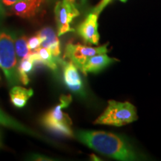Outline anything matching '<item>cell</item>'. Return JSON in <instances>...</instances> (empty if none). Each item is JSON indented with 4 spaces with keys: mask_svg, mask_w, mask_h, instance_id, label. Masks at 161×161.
<instances>
[{
    "mask_svg": "<svg viewBox=\"0 0 161 161\" xmlns=\"http://www.w3.org/2000/svg\"><path fill=\"white\" fill-rule=\"evenodd\" d=\"M0 125L3 126L12 128V129L18 130V131L25 133V134H29V135L37 136L38 138H41V136L40 134H38L36 132L29 129V128H27L24 125L21 124L18 121L14 119V118H12L11 116L8 115L2 109H0Z\"/></svg>",
    "mask_w": 161,
    "mask_h": 161,
    "instance_id": "cell-13",
    "label": "cell"
},
{
    "mask_svg": "<svg viewBox=\"0 0 161 161\" xmlns=\"http://www.w3.org/2000/svg\"><path fill=\"white\" fill-rule=\"evenodd\" d=\"M71 102V95L60 96V103L46 113L42 118L41 123L46 129L58 135L74 137V132L71 128V119L62 110L67 108Z\"/></svg>",
    "mask_w": 161,
    "mask_h": 161,
    "instance_id": "cell-2",
    "label": "cell"
},
{
    "mask_svg": "<svg viewBox=\"0 0 161 161\" xmlns=\"http://www.w3.org/2000/svg\"><path fill=\"white\" fill-rule=\"evenodd\" d=\"M137 119L136 108L131 103L109 100L106 109L96 119L94 124L120 127L131 123Z\"/></svg>",
    "mask_w": 161,
    "mask_h": 161,
    "instance_id": "cell-4",
    "label": "cell"
},
{
    "mask_svg": "<svg viewBox=\"0 0 161 161\" xmlns=\"http://www.w3.org/2000/svg\"><path fill=\"white\" fill-rule=\"evenodd\" d=\"M98 14L91 12L86 16L82 23L77 28L78 34L85 43L98 45L100 35L98 31Z\"/></svg>",
    "mask_w": 161,
    "mask_h": 161,
    "instance_id": "cell-7",
    "label": "cell"
},
{
    "mask_svg": "<svg viewBox=\"0 0 161 161\" xmlns=\"http://www.w3.org/2000/svg\"><path fill=\"white\" fill-rule=\"evenodd\" d=\"M2 3H3V5L5 6V7L11 8L13 6L14 4H16L17 2L20 1V0H1Z\"/></svg>",
    "mask_w": 161,
    "mask_h": 161,
    "instance_id": "cell-21",
    "label": "cell"
},
{
    "mask_svg": "<svg viewBox=\"0 0 161 161\" xmlns=\"http://www.w3.org/2000/svg\"><path fill=\"white\" fill-rule=\"evenodd\" d=\"M45 2L46 0H20L10 9L13 14L29 19L37 14Z\"/></svg>",
    "mask_w": 161,
    "mask_h": 161,
    "instance_id": "cell-9",
    "label": "cell"
},
{
    "mask_svg": "<svg viewBox=\"0 0 161 161\" xmlns=\"http://www.w3.org/2000/svg\"><path fill=\"white\" fill-rule=\"evenodd\" d=\"M32 158L34 160H51V159H47L45 157H42L40 155H33Z\"/></svg>",
    "mask_w": 161,
    "mask_h": 161,
    "instance_id": "cell-22",
    "label": "cell"
},
{
    "mask_svg": "<svg viewBox=\"0 0 161 161\" xmlns=\"http://www.w3.org/2000/svg\"><path fill=\"white\" fill-rule=\"evenodd\" d=\"M66 1L73 5L78 9L83 8L86 3V0H66Z\"/></svg>",
    "mask_w": 161,
    "mask_h": 161,
    "instance_id": "cell-19",
    "label": "cell"
},
{
    "mask_svg": "<svg viewBox=\"0 0 161 161\" xmlns=\"http://www.w3.org/2000/svg\"><path fill=\"white\" fill-rule=\"evenodd\" d=\"M14 44L16 53L19 61L24 58H28L32 53L28 44V39L25 36H20L19 37H18L15 40Z\"/></svg>",
    "mask_w": 161,
    "mask_h": 161,
    "instance_id": "cell-15",
    "label": "cell"
},
{
    "mask_svg": "<svg viewBox=\"0 0 161 161\" xmlns=\"http://www.w3.org/2000/svg\"><path fill=\"white\" fill-rule=\"evenodd\" d=\"M6 17V11L5 8H4V5L2 1L0 0V24L3 22V20L5 19Z\"/></svg>",
    "mask_w": 161,
    "mask_h": 161,
    "instance_id": "cell-20",
    "label": "cell"
},
{
    "mask_svg": "<svg viewBox=\"0 0 161 161\" xmlns=\"http://www.w3.org/2000/svg\"><path fill=\"white\" fill-rule=\"evenodd\" d=\"M108 52L107 44L98 47H91L80 43H74L72 40H70L66 45L64 58H68L82 72L84 64L90 58L99 54L107 53Z\"/></svg>",
    "mask_w": 161,
    "mask_h": 161,
    "instance_id": "cell-5",
    "label": "cell"
},
{
    "mask_svg": "<svg viewBox=\"0 0 161 161\" xmlns=\"http://www.w3.org/2000/svg\"><path fill=\"white\" fill-rule=\"evenodd\" d=\"M80 15L79 10L66 0L58 1L55 7V16L58 28V35L75 30L72 28L71 23L73 19Z\"/></svg>",
    "mask_w": 161,
    "mask_h": 161,
    "instance_id": "cell-6",
    "label": "cell"
},
{
    "mask_svg": "<svg viewBox=\"0 0 161 161\" xmlns=\"http://www.w3.org/2000/svg\"><path fill=\"white\" fill-rule=\"evenodd\" d=\"M37 35H39L43 40L41 46L42 47L49 49L54 57L60 64L61 60H63L60 59V53H61L60 43L59 39H58V35H56L55 31L50 27H45L38 31Z\"/></svg>",
    "mask_w": 161,
    "mask_h": 161,
    "instance_id": "cell-10",
    "label": "cell"
},
{
    "mask_svg": "<svg viewBox=\"0 0 161 161\" xmlns=\"http://www.w3.org/2000/svg\"><path fill=\"white\" fill-rule=\"evenodd\" d=\"M42 38L37 35L28 39V44L32 52H35L40 49L42 46Z\"/></svg>",
    "mask_w": 161,
    "mask_h": 161,
    "instance_id": "cell-17",
    "label": "cell"
},
{
    "mask_svg": "<svg viewBox=\"0 0 161 161\" xmlns=\"http://www.w3.org/2000/svg\"><path fill=\"white\" fill-rule=\"evenodd\" d=\"M35 66L33 61L29 57L24 58L19 61V65L18 66V73L20 81L24 85H28L29 83V74L33 71Z\"/></svg>",
    "mask_w": 161,
    "mask_h": 161,
    "instance_id": "cell-14",
    "label": "cell"
},
{
    "mask_svg": "<svg viewBox=\"0 0 161 161\" xmlns=\"http://www.w3.org/2000/svg\"><path fill=\"white\" fill-rule=\"evenodd\" d=\"M34 94L32 89H26L19 86H14L10 90V98L11 103L18 108H23L28 100Z\"/></svg>",
    "mask_w": 161,
    "mask_h": 161,
    "instance_id": "cell-12",
    "label": "cell"
},
{
    "mask_svg": "<svg viewBox=\"0 0 161 161\" xmlns=\"http://www.w3.org/2000/svg\"><path fill=\"white\" fill-rule=\"evenodd\" d=\"M14 43L13 34L6 30L0 31V67L12 86L19 82Z\"/></svg>",
    "mask_w": 161,
    "mask_h": 161,
    "instance_id": "cell-3",
    "label": "cell"
},
{
    "mask_svg": "<svg viewBox=\"0 0 161 161\" xmlns=\"http://www.w3.org/2000/svg\"><path fill=\"white\" fill-rule=\"evenodd\" d=\"M0 147H1V141H0Z\"/></svg>",
    "mask_w": 161,
    "mask_h": 161,
    "instance_id": "cell-23",
    "label": "cell"
},
{
    "mask_svg": "<svg viewBox=\"0 0 161 161\" xmlns=\"http://www.w3.org/2000/svg\"><path fill=\"white\" fill-rule=\"evenodd\" d=\"M76 137L92 150L117 160L133 161L142 156L123 136L100 130H78Z\"/></svg>",
    "mask_w": 161,
    "mask_h": 161,
    "instance_id": "cell-1",
    "label": "cell"
},
{
    "mask_svg": "<svg viewBox=\"0 0 161 161\" xmlns=\"http://www.w3.org/2000/svg\"><path fill=\"white\" fill-rule=\"evenodd\" d=\"M36 52L38 53L40 59L43 61V63L44 65H45V66H47L48 68L53 70V71H56V70H57V62L58 63H59V62H58V60L56 59L55 57H54L49 49L45 47H42L41 46V47Z\"/></svg>",
    "mask_w": 161,
    "mask_h": 161,
    "instance_id": "cell-16",
    "label": "cell"
},
{
    "mask_svg": "<svg viewBox=\"0 0 161 161\" xmlns=\"http://www.w3.org/2000/svg\"><path fill=\"white\" fill-rule=\"evenodd\" d=\"M116 61H118L117 59L110 58L107 53L94 55L86 60L81 72L84 75L87 73H98Z\"/></svg>",
    "mask_w": 161,
    "mask_h": 161,
    "instance_id": "cell-11",
    "label": "cell"
},
{
    "mask_svg": "<svg viewBox=\"0 0 161 161\" xmlns=\"http://www.w3.org/2000/svg\"><path fill=\"white\" fill-rule=\"evenodd\" d=\"M112 0H101V2L98 4V5H96L94 9L92 10V12H95V13L100 14V13L103 11L104 8L109 4ZM119 1L122 2V3H125L127 0H119Z\"/></svg>",
    "mask_w": 161,
    "mask_h": 161,
    "instance_id": "cell-18",
    "label": "cell"
},
{
    "mask_svg": "<svg viewBox=\"0 0 161 161\" xmlns=\"http://www.w3.org/2000/svg\"><path fill=\"white\" fill-rule=\"evenodd\" d=\"M60 64L63 65L64 84L72 92L85 96L83 82L80 78L78 68L72 61H65L62 60Z\"/></svg>",
    "mask_w": 161,
    "mask_h": 161,
    "instance_id": "cell-8",
    "label": "cell"
}]
</instances>
